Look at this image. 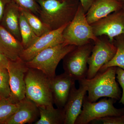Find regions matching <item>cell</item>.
<instances>
[{
	"label": "cell",
	"mask_w": 124,
	"mask_h": 124,
	"mask_svg": "<svg viewBox=\"0 0 124 124\" xmlns=\"http://www.w3.org/2000/svg\"><path fill=\"white\" fill-rule=\"evenodd\" d=\"M39 17L50 31L60 28L72 20L79 5V0H37Z\"/></svg>",
	"instance_id": "1"
},
{
	"label": "cell",
	"mask_w": 124,
	"mask_h": 124,
	"mask_svg": "<svg viewBox=\"0 0 124 124\" xmlns=\"http://www.w3.org/2000/svg\"><path fill=\"white\" fill-rule=\"evenodd\" d=\"M116 67H110L99 71L93 78H85L79 81L87 88L89 101L96 102L101 97L120 100L121 91L116 80Z\"/></svg>",
	"instance_id": "2"
},
{
	"label": "cell",
	"mask_w": 124,
	"mask_h": 124,
	"mask_svg": "<svg viewBox=\"0 0 124 124\" xmlns=\"http://www.w3.org/2000/svg\"><path fill=\"white\" fill-rule=\"evenodd\" d=\"M26 97L38 107L53 105L50 79L41 71L28 68L25 74Z\"/></svg>",
	"instance_id": "3"
},
{
	"label": "cell",
	"mask_w": 124,
	"mask_h": 124,
	"mask_svg": "<svg viewBox=\"0 0 124 124\" xmlns=\"http://www.w3.org/2000/svg\"><path fill=\"white\" fill-rule=\"evenodd\" d=\"M76 46L63 42L41 51L25 63L28 68L41 71L51 79L56 75V69L60 61Z\"/></svg>",
	"instance_id": "4"
},
{
	"label": "cell",
	"mask_w": 124,
	"mask_h": 124,
	"mask_svg": "<svg viewBox=\"0 0 124 124\" xmlns=\"http://www.w3.org/2000/svg\"><path fill=\"white\" fill-rule=\"evenodd\" d=\"M64 42L78 46L98 39L93 33L91 24L87 22L85 13L81 3L72 20L63 32Z\"/></svg>",
	"instance_id": "5"
},
{
	"label": "cell",
	"mask_w": 124,
	"mask_h": 124,
	"mask_svg": "<svg viewBox=\"0 0 124 124\" xmlns=\"http://www.w3.org/2000/svg\"><path fill=\"white\" fill-rule=\"evenodd\" d=\"M116 101L113 99L104 98L98 102H91L85 95L83 101V109L75 124H88L93 121L107 116H117L124 114V108L114 107Z\"/></svg>",
	"instance_id": "6"
},
{
	"label": "cell",
	"mask_w": 124,
	"mask_h": 124,
	"mask_svg": "<svg viewBox=\"0 0 124 124\" xmlns=\"http://www.w3.org/2000/svg\"><path fill=\"white\" fill-rule=\"evenodd\" d=\"M94 44L92 42L76 46L63 58L64 72L75 80L86 78L88 73V61Z\"/></svg>",
	"instance_id": "7"
},
{
	"label": "cell",
	"mask_w": 124,
	"mask_h": 124,
	"mask_svg": "<svg viewBox=\"0 0 124 124\" xmlns=\"http://www.w3.org/2000/svg\"><path fill=\"white\" fill-rule=\"evenodd\" d=\"M94 42L88 64V73L86 78L94 77L100 69L112 58L116 53V48L113 43L108 39H100Z\"/></svg>",
	"instance_id": "8"
},
{
	"label": "cell",
	"mask_w": 124,
	"mask_h": 124,
	"mask_svg": "<svg viewBox=\"0 0 124 124\" xmlns=\"http://www.w3.org/2000/svg\"><path fill=\"white\" fill-rule=\"evenodd\" d=\"M28 68L25 62L20 58L15 61H9L7 68L11 91L9 99L15 103H18L26 97L24 78Z\"/></svg>",
	"instance_id": "9"
},
{
	"label": "cell",
	"mask_w": 124,
	"mask_h": 124,
	"mask_svg": "<svg viewBox=\"0 0 124 124\" xmlns=\"http://www.w3.org/2000/svg\"><path fill=\"white\" fill-rule=\"evenodd\" d=\"M91 25L95 36H107L113 43L116 37L124 33V12L122 9L115 11Z\"/></svg>",
	"instance_id": "10"
},
{
	"label": "cell",
	"mask_w": 124,
	"mask_h": 124,
	"mask_svg": "<svg viewBox=\"0 0 124 124\" xmlns=\"http://www.w3.org/2000/svg\"><path fill=\"white\" fill-rule=\"evenodd\" d=\"M68 24L59 29L49 31L39 37L33 44L23 50L20 55V58L24 62H28L41 51L64 42L63 32Z\"/></svg>",
	"instance_id": "11"
},
{
	"label": "cell",
	"mask_w": 124,
	"mask_h": 124,
	"mask_svg": "<svg viewBox=\"0 0 124 124\" xmlns=\"http://www.w3.org/2000/svg\"><path fill=\"white\" fill-rule=\"evenodd\" d=\"M75 79L64 72L50 79V86L54 104L58 108H63L71 91L75 86Z\"/></svg>",
	"instance_id": "12"
},
{
	"label": "cell",
	"mask_w": 124,
	"mask_h": 124,
	"mask_svg": "<svg viewBox=\"0 0 124 124\" xmlns=\"http://www.w3.org/2000/svg\"><path fill=\"white\" fill-rule=\"evenodd\" d=\"M87 88L79 83V88L74 86L71 91L66 103L63 108L64 114V124H75L77 117L82 111V107Z\"/></svg>",
	"instance_id": "13"
},
{
	"label": "cell",
	"mask_w": 124,
	"mask_h": 124,
	"mask_svg": "<svg viewBox=\"0 0 124 124\" xmlns=\"http://www.w3.org/2000/svg\"><path fill=\"white\" fill-rule=\"evenodd\" d=\"M18 104L17 110L5 124H31L38 120L39 111L34 102L25 97L18 102Z\"/></svg>",
	"instance_id": "14"
},
{
	"label": "cell",
	"mask_w": 124,
	"mask_h": 124,
	"mask_svg": "<svg viewBox=\"0 0 124 124\" xmlns=\"http://www.w3.org/2000/svg\"><path fill=\"white\" fill-rule=\"evenodd\" d=\"M124 4L117 0H93L85 14L86 20L93 24L108 15L122 9Z\"/></svg>",
	"instance_id": "15"
},
{
	"label": "cell",
	"mask_w": 124,
	"mask_h": 124,
	"mask_svg": "<svg viewBox=\"0 0 124 124\" xmlns=\"http://www.w3.org/2000/svg\"><path fill=\"white\" fill-rule=\"evenodd\" d=\"M24 48L22 42L0 26V52L9 60L20 58Z\"/></svg>",
	"instance_id": "16"
},
{
	"label": "cell",
	"mask_w": 124,
	"mask_h": 124,
	"mask_svg": "<svg viewBox=\"0 0 124 124\" xmlns=\"http://www.w3.org/2000/svg\"><path fill=\"white\" fill-rule=\"evenodd\" d=\"M20 7L11 0L6 7L0 26L22 41L19 26Z\"/></svg>",
	"instance_id": "17"
},
{
	"label": "cell",
	"mask_w": 124,
	"mask_h": 124,
	"mask_svg": "<svg viewBox=\"0 0 124 124\" xmlns=\"http://www.w3.org/2000/svg\"><path fill=\"white\" fill-rule=\"evenodd\" d=\"M39 118L35 124H64L63 108H54L53 105L39 107Z\"/></svg>",
	"instance_id": "18"
},
{
	"label": "cell",
	"mask_w": 124,
	"mask_h": 124,
	"mask_svg": "<svg viewBox=\"0 0 124 124\" xmlns=\"http://www.w3.org/2000/svg\"><path fill=\"white\" fill-rule=\"evenodd\" d=\"M113 43L116 48L115 54L113 58L103 65L99 71L113 66L119 67L124 70V33L116 37Z\"/></svg>",
	"instance_id": "19"
},
{
	"label": "cell",
	"mask_w": 124,
	"mask_h": 124,
	"mask_svg": "<svg viewBox=\"0 0 124 124\" xmlns=\"http://www.w3.org/2000/svg\"><path fill=\"white\" fill-rule=\"evenodd\" d=\"M19 26L21 42L24 49L27 48L35 42L39 37L36 35L21 11L19 17Z\"/></svg>",
	"instance_id": "20"
},
{
	"label": "cell",
	"mask_w": 124,
	"mask_h": 124,
	"mask_svg": "<svg viewBox=\"0 0 124 124\" xmlns=\"http://www.w3.org/2000/svg\"><path fill=\"white\" fill-rule=\"evenodd\" d=\"M20 9L28 24L38 36H41L50 31L37 15L24 8L20 7Z\"/></svg>",
	"instance_id": "21"
},
{
	"label": "cell",
	"mask_w": 124,
	"mask_h": 124,
	"mask_svg": "<svg viewBox=\"0 0 124 124\" xmlns=\"http://www.w3.org/2000/svg\"><path fill=\"white\" fill-rule=\"evenodd\" d=\"M18 103L8 99H0V124H5L17 110Z\"/></svg>",
	"instance_id": "22"
},
{
	"label": "cell",
	"mask_w": 124,
	"mask_h": 124,
	"mask_svg": "<svg viewBox=\"0 0 124 124\" xmlns=\"http://www.w3.org/2000/svg\"><path fill=\"white\" fill-rule=\"evenodd\" d=\"M10 95L11 91L7 69H0V98L8 99Z\"/></svg>",
	"instance_id": "23"
},
{
	"label": "cell",
	"mask_w": 124,
	"mask_h": 124,
	"mask_svg": "<svg viewBox=\"0 0 124 124\" xmlns=\"http://www.w3.org/2000/svg\"><path fill=\"white\" fill-rule=\"evenodd\" d=\"M19 7L27 9L36 15H39V6L37 0H12Z\"/></svg>",
	"instance_id": "24"
},
{
	"label": "cell",
	"mask_w": 124,
	"mask_h": 124,
	"mask_svg": "<svg viewBox=\"0 0 124 124\" xmlns=\"http://www.w3.org/2000/svg\"><path fill=\"white\" fill-rule=\"evenodd\" d=\"M93 121H98L103 124H124V114L117 116H106Z\"/></svg>",
	"instance_id": "25"
},
{
	"label": "cell",
	"mask_w": 124,
	"mask_h": 124,
	"mask_svg": "<svg viewBox=\"0 0 124 124\" xmlns=\"http://www.w3.org/2000/svg\"><path fill=\"white\" fill-rule=\"evenodd\" d=\"M116 75L117 81L122 89V97L119 100V103H122L124 106V70L119 67H116Z\"/></svg>",
	"instance_id": "26"
},
{
	"label": "cell",
	"mask_w": 124,
	"mask_h": 124,
	"mask_svg": "<svg viewBox=\"0 0 124 124\" xmlns=\"http://www.w3.org/2000/svg\"><path fill=\"white\" fill-rule=\"evenodd\" d=\"M9 61L7 58L0 52V69H7L8 66Z\"/></svg>",
	"instance_id": "27"
},
{
	"label": "cell",
	"mask_w": 124,
	"mask_h": 124,
	"mask_svg": "<svg viewBox=\"0 0 124 124\" xmlns=\"http://www.w3.org/2000/svg\"><path fill=\"white\" fill-rule=\"evenodd\" d=\"M11 0H0V24L6 7Z\"/></svg>",
	"instance_id": "28"
},
{
	"label": "cell",
	"mask_w": 124,
	"mask_h": 124,
	"mask_svg": "<svg viewBox=\"0 0 124 124\" xmlns=\"http://www.w3.org/2000/svg\"><path fill=\"white\" fill-rule=\"evenodd\" d=\"M85 13L86 14L91 6L93 0H79Z\"/></svg>",
	"instance_id": "29"
},
{
	"label": "cell",
	"mask_w": 124,
	"mask_h": 124,
	"mask_svg": "<svg viewBox=\"0 0 124 124\" xmlns=\"http://www.w3.org/2000/svg\"><path fill=\"white\" fill-rule=\"evenodd\" d=\"M117 0L119 1L120 2H122V3H123V4L124 3V0Z\"/></svg>",
	"instance_id": "30"
},
{
	"label": "cell",
	"mask_w": 124,
	"mask_h": 124,
	"mask_svg": "<svg viewBox=\"0 0 124 124\" xmlns=\"http://www.w3.org/2000/svg\"><path fill=\"white\" fill-rule=\"evenodd\" d=\"M122 9L123 10V11L124 12V3L123 4V7H122Z\"/></svg>",
	"instance_id": "31"
},
{
	"label": "cell",
	"mask_w": 124,
	"mask_h": 124,
	"mask_svg": "<svg viewBox=\"0 0 124 124\" xmlns=\"http://www.w3.org/2000/svg\"><path fill=\"white\" fill-rule=\"evenodd\" d=\"M58 0L60 1H63L65 0Z\"/></svg>",
	"instance_id": "32"
},
{
	"label": "cell",
	"mask_w": 124,
	"mask_h": 124,
	"mask_svg": "<svg viewBox=\"0 0 124 124\" xmlns=\"http://www.w3.org/2000/svg\"></svg>",
	"instance_id": "33"
}]
</instances>
